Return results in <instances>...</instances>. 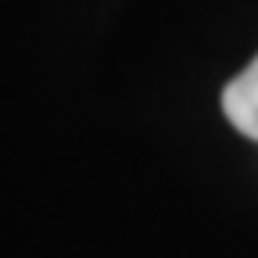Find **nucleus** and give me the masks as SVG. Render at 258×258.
<instances>
[{
  "mask_svg": "<svg viewBox=\"0 0 258 258\" xmlns=\"http://www.w3.org/2000/svg\"><path fill=\"white\" fill-rule=\"evenodd\" d=\"M222 115L233 122L237 133L258 140V57L240 76H233L222 90Z\"/></svg>",
  "mask_w": 258,
  "mask_h": 258,
  "instance_id": "f257e3e1",
  "label": "nucleus"
}]
</instances>
